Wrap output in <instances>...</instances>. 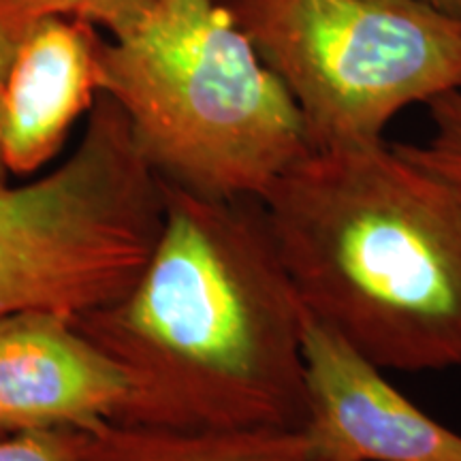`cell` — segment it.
<instances>
[{"label": "cell", "mask_w": 461, "mask_h": 461, "mask_svg": "<svg viewBox=\"0 0 461 461\" xmlns=\"http://www.w3.org/2000/svg\"><path fill=\"white\" fill-rule=\"evenodd\" d=\"M303 308L383 372L461 370V188L393 143L312 149L265 193Z\"/></svg>", "instance_id": "6da1fadb"}, {"label": "cell", "mask_w": 461, "mask_h": 461, "mask_svg": "<svg viewBox=\"0 0 461 461\" xmlns=\"http://www.w3.org/2000/svg\"><path fill=\"white\" fill-rule=\"evenodd\" d=\"M177 188L131 322L173 370L184 429H302L305 308L272 233Z\"/></svg>", "instance_id": "7a4b0ae2"}, {"label": "cell", "mask_w": 461, "mask_h": 461, "mask_svg": "<svg viewBox=\"0 0 461 461\" xmlns=\"http://www.w3.org/2000/svg\"><path fill=\"white\" fill-rule=\"evenodd\" d=\"M101 95L154 169L210 199H263L312 152L302 112L218 0H157L101 48Z\"/></svg>", "instance_id": "3957f363"}, {"label": "cell", "mask_w": 461, "mask_h": 461, "mask_svg": "<svg viewBox=\"0 0 461 461\" xmlns=\"http://www.w3.org/2000/svg\"><path fill=\"white\" fill-rule=\"evenodd\" d=\"M302 112L312 149L383 143L461 90V20L425 0H222Z\"/></svg>", "instance_id": "277c9868"}, {"label": "cell", "mask_w": 461, "mask_h": 461, "mask_svg": "<svg viewBox=\"0 0 461 461\" xmlns=\"http://www.w3.org/2000/svg\"><path fill=\"white\" fill-rule=\"evenodd\" d=\"M305 420L314 461H461V434L305 310Z\"/></svg>", "instance_id": "5b68a950"}, {"label": "cell", "mask_w": 461, "mask_h": 461, "mask_svg": "<svg viewBox=\"0 0 461 461\" xmlns=\"http://www.w3.org/2000/svg\"><path fill=\"white\" fill-rule=\"evenodd\" d=\"M118 363L67 330L65 316L22 312L0 319V428L90 425L129 393Z\"/></svg>", "instance_id": "8992f818"}, {"label": "cell", "mask_w": 461, "mask_h": 461, "mask_svg": "<svg viewBox=\"0 0 461 461\" xmlns=\"http://www.w3.org/2000/svg\"><path fill=\"white\" fill-rule=\"evenodd\" d=\"M103 41L99 28L75 17L32 26L0 92V152L9 171L41 169L101 95Z\"/></svg>", "instance_id": "52a82bcc"}, {"label": "cell", "mask_w": 461, "mask_h": 461, "mask_svg": "<svg viewBox=\"0 0 461 461\" xmlns=\"http://www.w3.org/2000/svg\"><path fill=\"white\" fill-rule=\"evenodd\" d=\"M77 461H314L303 429H180L79 445Z\"/></svg>", "instance_id": "ba28073f"}, {"label": "cell", "mask_w": 461, "mask_h": 461, "mask_svg": "<svg viewBox=\"0 0 461 461\" xmlns=\"http://www.w3.org/2000/svg\"><path fill=\"white\" fill-rule=\"evenodd\" d=\"M431 132L423 143H393L397 152L461 188V90L429 103Z\"/></svg>", "instance_id": "9c48e42d"}, {"label": "cell", "mask_w": 461, "mask_h": 461, "mask_svg": "<svg viewBox=\"0 0 461 461\" xmlns=\"http://www.w3.org/2000/svg\"><path fill=\"white\" fill-rule=\"evenodd\" d=\"M37 20L43 17H75L103 28L118 39L131 32L152 11L157 0H24Z\"/></svg>", "instance_id": "30bf717a"}, {"label": "cell", "mask_w": 461, "mask_h": 461, "mask_svg": "<svg viewBox=\"0 0 461 461\" xmlns=\"http://www.w3.org/2000/svg\"><path fill=\"white\" fill-rule=\"evenodd\" d=\"M79 445L50 429H24L15 436H0V461H77Z\"/></svg>", "instance_id": "8fae6325"}, {"label": "cell", "mask_w": 461, "mask_h": 461, "mask_svg": "<svg viewBox=\"0 0 461 461\" xmlns=\"http://www.w3.org/2000/svg\"><path fill=\"white\" fill-rule=\"evenodd\" d=\"M37 22L24 0H0V92L20 45Z\"/></svg>", "instance_id": "7c38bea8"}, {"label": "cell", "mask_w": 461, "mask_h": 461, "mask_svg": "<svg viewBox=\"0 0 461 461\" xmlns=\"http://www.w3.org/2000/svg\"><path fill=\"white\" fill-rule=\"evenodd\" d=\"M425 3H429L431 7L445 11V14L461 20V0H425Z\"/></svg>", "instance_id": "4fadbf2b"}, {"label": "cell", "mask_w": 461, "mask_h": 461, "mask_svg": "<svg viewBox=\"0 0 461 461\" xmlns=\"http://www.w3.org/2000/svg\"><path fill=\"white\" fill-rule=\"evenodd\" d=\"M3 169H7V167H5V160H3V152H0V171Z\"/></svg>", "instance_id": "5bb4252c"}, {"label": "cell", "mask_w": 461, "mask_h": 461, "mask_svg": "<svg viewBox=\"0 0 461 461\" xmlns=\"http://www.w3.org/2000/svg\"><path fill=\"white\" fill-rule=\"evenodd\" d=\"M0 431H3V428H0Z\"/></svg>", "instance_id": "9a60e30c"}]
</instances>
